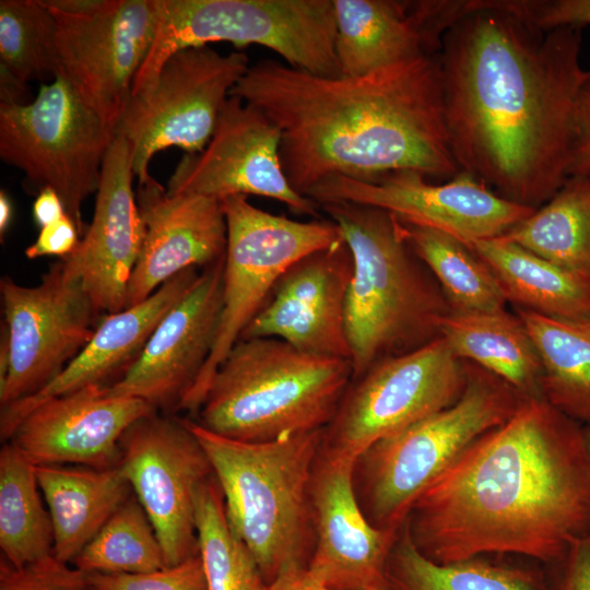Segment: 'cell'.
I'll list each match as a JSON object with an SVG mask.
<instances>
[{"label":"cell","mask_w":590,"mask_h":590,"mask_svg":"<svg viewBox=\"0 0 590 590\" xmlns=\"http://www.w3.org/2000/svg\"><path fill=\"white\" fill-rule=\"evenodd\" d=\"M94 590H209L198 553L174 566L143 574H90Z\"/></svg>","instance_id":"obj_38"},{"label":"cell","mask_w":590,"mask_h":590,"mask_svg":"<svg viewBox=\"0 0 590 590\" xmlns=\"http://www.w3.org/2000/svg\"><path fill=\"white\" fill-rule=\"evenodd\" d=\"M498 238L590 274V179L568 176L547 202Z\"/></svg>","instance_id":"obj_31"},{"label":"cell","mask_w":590,"mask_h":590,"mask_svg":"<svg viewBox=\"0 0 590 590\" xmlns=\"http://www.w3.org/2000/svg\"><path fill=\"white\" fill-rule=\"evenodd\" d=\"M221 487L226 518L270 586L306 569L315 545L311 480L323 430L245 442L184 418Z\"/></svg>","instance_id":"obj_5"},{"label":"cell","mask_w":590,"mask_h":590,"mask_svg":"<svg viewBox=\"0 0 590 590\" xmlns=\"http://www.w3.org/2000/svg\"><path fill=\"white\" fill-rule=\"evenodd\" d=\"M27 83L0 64V103L26 104Z\"/></svg>","instance_id":"obj_44"},{"label":"cell","mask_w":590,"mask_h":590,"mask_svg":"<svg viewBox=\"0 0 590 590\" xmlns=\"http://www.w3.org/2000/svg\"><path fill=\"white\" fill-rule=\"evenodd\" d=\"M582 27L541 30L507 0H472L444 34V106L461 170L538 209L568 178L590 70Z\"/></svg>","instance_id":"obj_1"},{"label":"cell","mask_w":590,"mask_h":590,"mask_svg":"<svg viewBox=\"0 0 590 590\" xmlns=\"http://www.w3.org/2000/svg\"><path fill=\"white\" fill-rule=\"evenodd\" d=\"M467 379V361L442 337L381 359L352 379L320 449L329 458L353 462L374 442L452 405Z\"/></svg>","instance_id":"obj_11"},{"label":"cell","mask_w":590,"mask_h":590,"mask_svg":"<svg viewBox=\"0 0 590 590\" xmlns=\"http://www.w3.org/2000/svg\"><path fill=\"white\" fill-rule=\"evenodd\" d=\"M133 177L130 146L115 134L104 160L92 222L75 250L63 258L81 278L99 315L125 309L142 250L144 226Z\"/></svg>","instance_id":"obj_23"},{"label":"cell","mask_w":590,"mask_h":590,"mask_svg":"<svg viewBox=\"0 0 590 590\" xmlns=\"http://www.w3.org/2000/svg\"><path fill=\"white\" fill-rule=\"evenodd\" d=\"M224 258L203 268L163 317L132 367L107 386L111 397L143 400L155 410H179L212 352L223 305Z\"/></svg>","instance_id":"obj_18"},{"label":"cell","mask_w":590,"mask_h":590,"mask_svg":"<svg viewBox=\"0 0 590 590\" xmlns=\"http://www.w3.org/2000/svg\"><path fill=\"white\" fill-rule=\"evenodd\" d=\"M56 21L60 73L114 128L152 47L156 0H43Z\"/></svg>","instance_id":"obj_12"},{"label":"cell","mask_w":590,"mask_h":590,"mask_svg":"<svg viewBox=\"0 0 590 590\" xmlns=\"http://www.w3.org/2000/svg\"><path fill=\"white\" fill-rule=\"evenodd\" d=\"M319 206L339 226L353 257L345 302L352 379L381 359L439 338L449 305L394 215L349 201H328Z\"/></svg>","instance_id":"obj_4"},{"label":"cell","mask_w":590,"mask_h":590,"mask_svg":"<svg viewBox=\"0 0 590 590\" xmlns=\"http://www.w3.org/2000/svg\"><path fill=\"white\" fill-rule=\"evenodd\" d=\"M352 275L344 239L302 257L280 276L239 340L275 338L308 354L351 362L345 302Z\"/></svg>","instance_id":"obj_19"},{"label":"cell","mask_w":590,"mask_h":590,"mask_svg":"<svg viewBox=\"0 0 590 590\" xmlns=\"http://www.w3.org/2000/svg\"><path fill=\"white\" fill-rule=\"evenodd\" d=\"M351 381L347 359L308 354L275 338L241 339L217 367L197 422L245 442L324 429Z\"/></svg>","instance_id":"obj_6"},{"label":"cell","mask_w":590,"mask_h":590,"mask_svg":"<svg viewBox=\"0 0 590 590\" xmlns=\"http://www.w3.org/2000/svg\"><path fill=\"white\" fill-rule=\"evenodd\" d=\"M386 574L392 590H555L539 567L486 556L435 563L415 547L404 523L390 550Z\"/></svg>","instance_id":"obj_29"},{"label":"cell","mask_w":590,"mask_h":590,"mask_svg":"<svg viewBox=\"0 0 590 590\" xmlns=\"http://www.w3.org/2000/svg\"><path fill=\"white\" fill-rule=\"evenodd\" d=\"M467 364V385L457 402L374 442L354 459V496L375 528L399 530L418 496L527 399L494 374Z\"/></svg>","instance_id":"obj_7"},{"label":"cell","mask_w":590,"mask_h":590,"mask_svg":"<svg viewBox=\"0 0 590 590\" xmlns=\"http://www.w3.org/2000/svg\"><path fill=\"white\" fill-rule=\"evenodd\" d=\"M269 590H339L317 582L308 576L306 569L292 571L278 578Z\"/></svg>","instance_id":"obj_45"},{"label":"cell","mask_w":590,"mask_h":590,"mask_svg":"<svg viewBox=\"0 0 590 590\" xmlns=\"http://www.w3.org/2000/svg\"><path fill=\"white\" fill-rule=\"evenodd\" d=\"M396 219L406 241L439 284L450 311L505 309L508 300L497 278L464 243L445 232Z\"/></svg>","instance_id":"obj_33"},{"label":"cell","mask_w":590,"mask_h":590,"mask_svg":"<svg viewBox=\"0 0 590 590\" xmlns=\"http://www.w3.org/2000/svg\"><path fill=\"white\" fill-rule=\"evenodd\" d=\"M0 64L25 83L60 73L56 21L43 0L0 1Z\"/></svg>","instance_id":"obj_36"},{"label":"cell","mask_w":590,"mask_h":590,"mask_svg":"<svg viewBox=\"0 0 590 590\" xmlns=\"http://www.w3.org/2000/svg\"><path fill=\"white\" fill-rule=\"evenodd\" d=\"M32 213L39 228L57 222L67 214L60 197L51 188L39 191L33 203Z\"/></svg>","instance_id":"obj_43"},{"label":"cell","mask_w":590,"mask_h":590,"mask_svg":"<svg viewBox=\"0 0 590 590\" xmlns=\"http://www.w3.org/2000/svg\"><path fill=\"white\" fill-rule=\"evenodd\" d=\"M542 364V397L582 425L590 423V317L552 318L517 308Z\"/></svg>","instance_id":"obj_30"},{"label":"cell","mask_w":590,"mask_h":590,"mask_svg":"<svg viewBox=\"0 0 590 590\" xmlns=\"http://www.w3.org/2000/svg\"><path fill=\"white\" fill-rule=\"evenodd\" d=\"M352 464L319 450L311 480L315 545L306 573L339 590H392L386 565L400 529H377L364 517Z\"/></svg>","instance_id":"obj_21"},{"label":"cell","mask_w":590,"mask_h":590,"mask_svg":"<svg viewBox=\"0 0 590 590\" xmlns=\"http://www.w3.org/2000/svg\"><path fill=\"white\" fill-rule=\"evenodd\" d=\"M510 9L541 30L590 26V0H510Z\"/></svg>","instance_id":"obj_39"},{"label":"cell","mask_w":590,"mask_h":590,"mask_svg":"<svg viewBox=\"0 0 590 590\" xmlns=\"http://www.w3.org/2000/svg\"><path fill=\"white\" fill-rule=\"evenodd\" d=\"M13 215L12 203L4 192L0 191V238L3 240V235L7 233Z\"/></svg>","instance_id":"obj_47"},{"label":"cell","mask_w":590,"mask_h":590,"mask_svg":"<svg viewBox=\"0 0 590 590\" xmlns=\"http://www.w3.org/2000/svg\"><path fill=\"white\" fill-rule=\"evenodd\" d=\"M227 226L223 305L216 339L179 410L197 413L212 378L280 276L302 257L343 240L330 219L300 222L252 205L246 196L222 200Z\"/></svg>","instance_id":"obj_10"},{"label":"cell","mask_w":590,"mask_h":590,"mask_svg":"<svg viewBox=\"0 0 590 590\" xmlns=\"http://www.w3.org/2000/svg\"><path fill=\"white\" fill-rule=\"evenodd\" d=\"M87 574H143L166 567L154 527L131 496L71 563Z\"/></svg>","instance_id":"obj_35"},{"label":"cell","mask_w":590,"mask_h":590,"mask_svg":"<svg viewBox=\"0 0 590 590\" xmlns=\"http://www.w3.org/2000/svg\"><path fill=\"white\" fill-rule=\"evenodd\" d=\"M135 198L144 240L131 274L126 308L135 306L180 272L209 267L225 256L227 226L222 201L199 194H168L151 175Z\"/></svg>","instance_id":"obj_22"},{"label":"cell","mask_w":590,"mask_h":590,"mask_svg":"<svg viewBox=\"0 0 590 590\" xmlns=\"http://www.w3.org/2000/svg\"><path fill=\"white\" fill-rule=\"evenodd\" d=\"M79 229L72 219L66 214L57 222L39 228L35 241L25 249L28 259L45 256H58L60 259L70 256L78 247Z\"/></svg>","instance_id":"obj_40"},{"label":"cell","mask_w":590,"mask_h":590,"mask_svg":"<svg viewBox=\"0 0 590 590\" xmlns=\"http://www.w3.org/2000/svg\"><path fill=\"white\" fill-rule=\"evenodd\" d=\"M36 475L12 441L0 451V548L14 567L54 553V528Z\"/></svg>","instance_id":"obj_32"},{"label":"cell","mask_w":590,"mask_h":590,"mask_svg":"<svg viewBox=\"0 0 590 590\" xmlns=\"http://www.w3.org/2000/svg\"><path fill=\"white\" fill-rule=\"evenodd\" d=\"M341 76L357 78L438 54L445 30L434 0H332Z\"/></svg>","instance_id":"obj_25"},{"label":"cell","mask_w":590,"mask_h":590,"mask_svg":"<svg viewBox=\"0 0 590 590\" xmlns=\"http://www.w3.org/2000/svg\"><path fill=\"white\" fill-rule=\"evenodd\" d=\"M568 176L590 179V82L586 85L581 97L578 133L571 152Z\"/></svg>","instance_id":"obj_42"},{"label":"cell","mask_w":590,"mask_h":590,"mask_svg":"<svg viewBox=\"0 0 590 590\" xmlns=\"http://www.w3.org/2000/svg\"><path fill=\"white\" fill-rule=\"evenodd\" d=\"M106 388L92 385L38 404L8 441L36 467L118 465L122 435L156 410L137 398L111 397Z\"/></svg>","instance_id":"obj_20"},{"label":"cell","mask_w":590,"mask_h":590,"mask_svg":"<svg viewBox=\"0 0 590 590\" xmlns=\"http://www.w3.org/2000/svg\"><path fill=\"white\" fill-rule=\"evenodd\" d=\"M442 337L461 359L499 377L526 398H543L540 355L518 315L497 311H449Z\"/></svg>","instance_id":"obj_28"},{"label":"cell","mask_w":590,"mask_h":590,"mask_svg":"<svg viewBox=\"0 0 590 590\" xmlns=\"http://www.w3.org/2000/svg\"><path fill=\"white\" fill-rule=\"evenodd\" d=\"M187 269L142 303L104 315L83 350L47 386L1 408L0 436L9 440L21 421L38 404L92 385L118 381L135 363L156 326L199 276Z\"/></svg>","instance_id":"obj_24"},{"label":"cell","mask_w":590,"mask_h":590,"mask_svg":"<svg viewBox=\"0 0 590 590\" xmlns=\"http://www.w3.org/2000/svg\"><path fill=\"white\" fill-rule=\"evenodd\" d=\"M249 67L245 52L222 55L209 46L179 50L164 62L153 85L130 98L115 127L130 146L138 182L150 176L149 163L158 151L176 146L196 154L208 145Z\"/></svg>","instance_id":"obj_13"},{"label":"cell","mask_w":590,"mask_h":590,"mask_svg":"<svg viewBox=\"0 0 590 590\" xmlns=\"http://www.w3.org/2000/svg\"><path fill=\"white\" fill-rule=\"evenodd\" d=\"M119 464L154 527L165 565L198 553L196 492L213 469L184 420L154 413L134 422L120 439Z\"/></svg>","instance_id":"obj_15"},{"label":"cell","mask_w":590,"mask_h":590,"mask_svg":"<svg viewBox=\"0 0 590 590\" xmlns=\"http://www.w3.org/2000/svg\"><path fill=\"white\" fill-rule=\"evenodd\" d=\"M114 138L61 75L42 83L30 103H0L1 160L25 174L30 192L54 189L80 235L83 203L98 189Z\"/></svg>","instance_id":"obj_9"},{"label":"cell","mask_w":590,"mask_h":590,"mask_svg":"<svg viewBox=\"0 0 590 590\" xmlns=\"http://www.w3.org/2000/svg\"><path fill=\"white\" fill-rule=\"evenodd\" d=\"M404 524L438 564L514 554L557 566L590 534L583 425L527 398L418 496Z\"/></svg>","instance_id":"obj_2"},{"label":"cell","mask_w":590,"mask_h":590,"mask_svg":"<svg viewBox=\"0 0 590 590\" xmlns=\"http://www.w3.org/2000/svg\"><path fill=\"white\" fill-rule=\"evenodd\" d=\"M464 244L488 266L517 308L552 318L590 317V274L563 268L502 238Z\"/></svg>","instance_id":"obj_27"},{"label":"cell","mask_w":590,"mask_h":590,"mask_svg":"<svg viewBox=\"0 0 590 590\" xmlns=\"http://www.w3.org/2000/svg\"><path fill=\"white\" fill-rule=\"evenodd\" d=\"M196 527L209 590H269L255 557L228 524L214 474L197 488Z\"/></svg>","instance_id":"obj_34"},{"label":"cell","mask_w":590,"mask_h":590,"mask_svg":"<svg viewBox=\"0 0 590 590\" xmlns=\"http://www.w3.org/2000/svg\"><path fill=\"white\" fill-rule=\"evenodd\" d=\"M0 590H94L90 574L54 554L22 567L0 560Z\"/></svg>","instance_id":"obj_37"},{"label":"cell","mask_w":590,"mask_h":590,"mask_svg":"<svg viewBox=\"0 0 590 590\" xmlns=\"http://www.w3.org/2000/svg\"><path fill=\"white\" fill-rule=\"evenodd\" d=\"M36 475L52 522V554L70 564L132 496L120 464L108 469L37 465Z\"/></svg>","instance_id":"obj_26"},{"label":"cell","mask_w":590,"mask_h":590,"mask_svg":"<svg viewBox=\"0 0 590 590\" xmlns=\"http://www.w3.org/2000/svg\"><path fill=\"white\" fill-rule=\"evenodd\" d=\"M307 197L318 204L349 201L376 206L463 243L498 238L535 211L503 198L463 170L444 184H432L413 170L391 172L370 180L332 176L311 188Z\"/></svg>","instance_id":"obj_16"},{"label":"cell","mask_w":590,"mask_h":590,"mask_svg":"<svg viewBox=\"0 0 590 590\" xmlns=\"http://www.w3.org/2000/svg\"><path fill=\"white\" fill-rule=\"evenodd\" d=\"M0 293L11 350L8 378L0 388L2 408L54 380L90 342L101 315L64 259L34 286L3 276Z\"/></svg>","instance_id":"obj_14"},{"label":"cell","mask_w":590,"mask_h":590,"mask_svg":"<svg viewBox=\"0 0 590 590\" xmlns=\"http://www.w3.org/2000/svg\"><path fill=\"white\" fill-rule=\"evenodd\" d=\"M557 567L555 590H590V534L577 541Z\"/></svg>","instance_id":"obj_41"},{"label":"cell","mask_w":590,"mask_h":590,"mask_svg":"<svg viewBox=\"0 0 590 590\" xmlns=\"http://www.w3.org/2000/svg\"><path fill=\"white\" fill-rule=\"evenodd\" d=\"M156 33L131 97L145 93L175 52L226 42L266 47L290 67L341 76L332 0H156Z\"/></svg>","instance_id":"obj_8"},{"label":"cell","mask_w":590,"mask_h":590,"mask_svg":"<svg viewBox=\"0 0 590 590\" xmlns=\"http://www.w3.org/2000/svg\"><path fill=\"white\" fill-rule=\"evenodd\" d=\"M11 350H10V335L5 323L1 322L0 334V388H2L7 381L10 369Z\"/></svg>","instance_id":"obj_46"},{"label":"cell","mask_w":590,"mask_h":590,"mask_svg":"<svg viewBox=\"0 0 590 590\" xmlns=\"http://www.w3.org/2000/svg\"><path fill=\"white\" fill-rule=\"evenodd\" d=\"M281 130V162L295 191L332 176L370 180L413 170L451 179L461 172L445 117L438 54L357 78H329L267 59L231 92Z\"/></svg>","instance_id":"obj_3"},{"label":"cell","mask_w":590,"mask_h":590,"mask_svg":"<svg viewBox=\"0 0 590 590\" xmlns=\"http://www.w3.org/2000/svg\"><path fill=\"white\" fill-rule=\"evenodd\" d=\"M583 432H585L587 446H588V449H589V452H590V423L583 425Z\"/></svg>","instance_id":"obj_48"},{"label":"cell","mask_w":590,"mask_h":590,"mask_svg":"<svg viewBox=\"0 0 590 590\" xmlns=\"http://www.w3.org/2000/svg\"><path fill=\"white\" fill-rule=\"evenodd\" d=\"M280 128L261 110L229 96L208 145L185 154L167 184L168 194L192 193L223 200L259 196L296 214L319 216L320 206L293 189L283 170Z\"/></svg>","instance_id":"obj_17"}]
</instances>
